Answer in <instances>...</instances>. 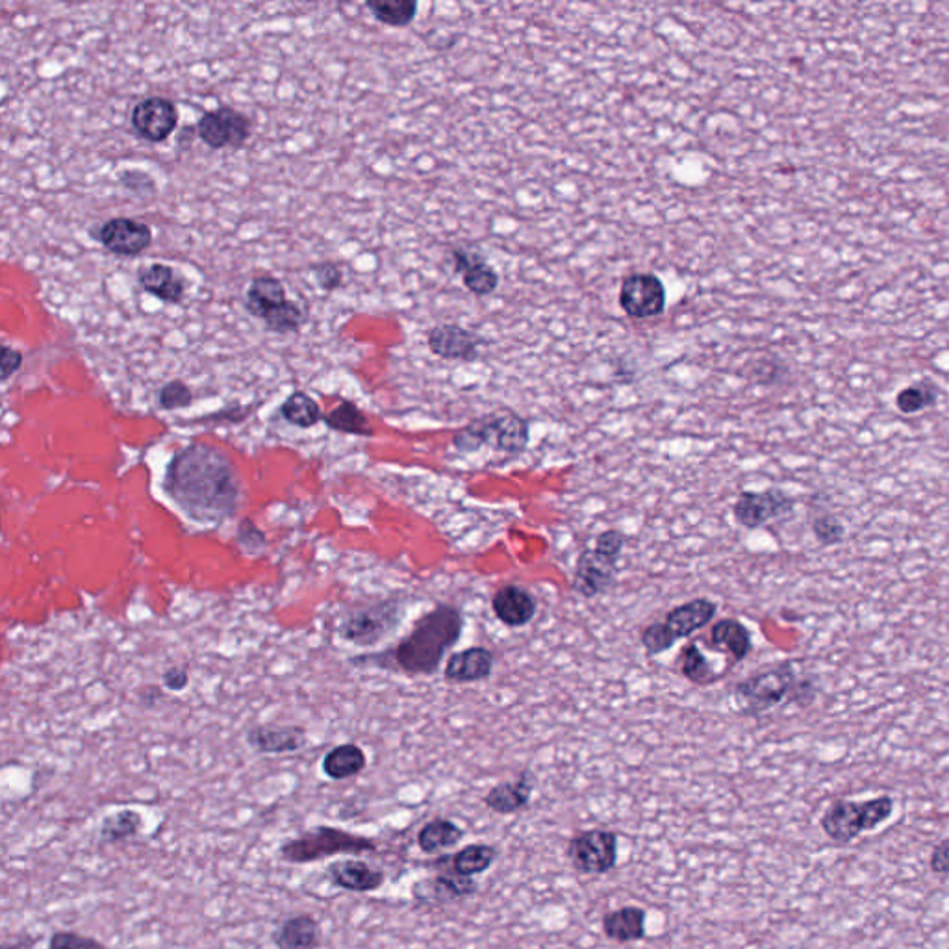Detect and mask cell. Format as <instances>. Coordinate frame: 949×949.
I'll return each mask as SVG.
<instances>
[{"label":"cell","instance_id":"15","mask_svg":"<svg viewBox=\"0 0 949 949\" xmlns=\"http://www.w3.org/2000/svg\"><path fill=\"white\" fill-rule=\"evenodd\" d=\"M616 564L618 558L608 557L599 549H586L579 557L575 575H573V590L583 597H597L605 594L616 579Z\"/></svg>","mask_w":949,"mask_h":949},{"label":"cell","instance_id":"32","mask_svg":"<svg viewBox=\"0 0 949 949\" xmlns=\"http://www.w3.org/2000/svg\"><path fill=\"white\" fill-rule=\"evenodd\" d=\"M495 855H497V851L492 846L473 844V846L460 849L451 859V870L455 874L464 875V877H473V875L486 872L488 868L494 864Z\"/></svg>","mask_w":949,"mask_h":949},{"label":"cell","instance_id":"16","mask_svg":"<svg viewBox=\"0 0 949 949\" xmlns=\"http://www.w3.org/2000/svg\"><path fill=\"white\" fill-rule=\"evenodd\" d=\"M427 343L432 355L443 360L473 362L481 355V338L460 325H438L427 336Z\"/></svg>","mask_w":949,"mask_h":949},{"label":"cell","instance_id":"38","mask_svg":"<svg viewBox=\"0 0 949 949\" xmlns=\"http://www.w3.org/2000/svg\"><path fill=\"white\" fill-rule=\"evenodd\" d=\"M474 890H477V885L471 877H464L455 872L440 875L434 880V894L440 899L464 898V896L473 894Z\"/></svg>","mask_w":949,"mask_h":949},{"label":"cell","instance_id":"6","mask_svg":"<svg viewBox=\"0 0 949 949\" xmlns=\"http://www.w3.org/2000/svg\"><path fill=\"white\" fill-rule=\"evenodd\" d=\"M377 846L371 838L353 835L336 827H316L306 831L304 835L286 842L280 855L288 862L306 864V862L324 861L334 855L371 853Z\"/></svg>","mask_w":949,"mask_h":949},{"label":"cell","instance_id":"40","mask_svg":"<svg viewBox=\"0 0 949 949\" xmlns=\"http://www.w3.org/2000/svg\"><path fill=\"white\" fill-rule=\"evenodd\" d=\"M191 403H193V393L182 380H172L159 392V405L164 410L173 412L178 410V408H188Z\"/></svg>","mask_w":949,"mask_h":949},{"label":"cell","instance_id":"39","mask_svg":"<svg viewBox=\"0 0 949 949\" xmlns=\"http://www.w3.org/2000/svg\"><path fill=\"white\" fill-rule=\"evenodd\" d=\"M812 532L823 547L840 544L846 536V527L842 526L840 519L833 514H818L812 521Z\"/></svg>","mask_w":949,"mask_h":949},{"label":"cell","instance_id":"17","mask_svg":"<svg viewBox=\"0 0 949 949\" xmlns=\"http://www.w3.org/2000/svg\"><path fill=\"white\" fill-rule=\"evenodd\" d=\"M306 742H308V734L299 725L264 723L248 731V744L258 754H298L306 746Z\"/></svg>","mask_w":949,"mask_h":949},{"label":"cell","instance_id":"45","mask_svg":"<svg viewBox=\"0 0 949 949\" xmlns=\"http://www.w3.org/2000/svg\"><path fill=\"white\" fill-rule=\"evenodd\" d=\"M119 180L127 190L134 191L138 195H145V193H152L156 190L154 178L140 169H128V172L121 173Z\"/></svg>","mask_w":949,"mask_h":949},{"label":"cell","instance_id":"4","mask_svg":"<svg viewBox=\"0 0 949 949\" xmlns=\"http://www.w3.org/2000/svg\"><path fill=\"white\" fill-rule=\"evenodd\" d=\"M894 812V799L890 796L866 799V801H851V799H836L831 804L822 820L823 835L836 844H849L857 836L866 831H875L883 823L888 822Z\"/></svg>","mask_w":949,"mask_h":949},{"label":"cell","instance_id":"12","mask_svg":"<svg viewBox=\"0 0 949 949\" xmlns=\"http://www.w3.org/2000/svg\"><path fill=\"white\" fill-rule=\"evenodd\" d=\"M93 236L109 253L123 258L140 256L152 243V228L132 217H112Z\"/></svg>","mask_w":949,"mask_h":949},{"label":"cell","instance_id":"37","mask_svg":"<svg viewBox=\"0 0 949 949\" xmlns=\"http://www.w3.org/2000/svg\"><path fill=\"white\" fill-rule=\"evenodd\" d=\"M463 282L469 292L477 295V298H488V295H492L497 290L499 275L484 260V262L474 264L473 267H469L468 271L464 273Z\"/></svg>","mask_w":949,"mask_h":949},{"label":"cell","instance_id":"1","mask_svg":"<svg viewBox=\"0 0 949 949\" xmlns=\"http://www.w3.org/2000/svg\"><path fill=\"white\" fill-rule=\"evenodd\" d=\"M165 494L188 518L217 526L235 518L243 505V484L225 451L208 443H190L165 469Z\"/></svg>","mask_w":949,"mask_h":949},{"label":"cell","instance_id":"44","mask_svg":"<svg viewBox=\"0 0 949 949\" xmlns=\"http://www.w3.org/2000/svg\"><path fill=\"white\" fill-rule=\"evenodd\" d=\"M49 949H109L93 938L83 937L71 931H58L49 940Z\"/></svg>","mask_w":949,"mask_h":949},{"label":"cell","instance_id":"5","mask_svg":"<svg viewBox=\"0 0 949 949\" xmlns=\"http://www.w3.org/2000/svg\"><path fill=\"white\" fill-rule=\"evenodd\" d=\"M798 683L796 665L792 660H785L736 684L734 703L742 714L759 716L786 699L792 701Z\"/></svg>","mask_w":949,"mask_h":949},{"label":"cell","instance_id":"22","mask_svg":"<svg viewBox=\"0 0 949 949\" xmlns=\"http://www.w3.org/2000/svg\"><path fill=\"white\" fill-rule=\"evenodd\" d=\"M138 282L147 293H151L164 303H182L184 292H186L182 279H178L175 269L167 264H152V266L143 267L138 273Z\"/></svg>","mask_w":949,"mask_h":949},{"label":"cell","instance_id":"25","mask_svg":"<svg viewBox=\"0 0 949 949\" xmlns=\"http://www.w3.org/2000/svg\"><path fill=\"white\" fill-rule=\"evenodd\" d=\"M532 796V783L529 773H523L514 783H501L488 792L484 805L497 814H514L526 809Z\"/></svg>","mask_w":949,"mask_h":949},{"label":"cell","instance_id":"13","mask_svg":"<svg viewBox=\"0 0 949 949\" xmlns=\"http://www.w3.org/2000/svg\"><path fill=\"white\" fill-rule=\"evenodd\" d=\"M130 125L140 140L164 143L177 130V106L165 97H147L134 106Z\"/></svg>","mask_w":949,"mask_h":949},{"label":"cell","instance_id":"46","mask_svg":"<svg viewBox=\"0 0 949 949\" xmlns=\"http://www.w3.org/2000/svg\"><path fill=\"white\" fill-rule=\"evenodd\" d=\"M451 258H453V269H455L456 275H464V273L468 271L469 267H473L474 264L486 260L484 254L474 248L453 249L451 251Z\"/></svg>","mask_w":949,"mask_h":949},{"label":"cell","instance_id":"49","mask_svg":"<svg viewBox=\"0 0 949 949\" xmlns=\"http://www.w3.org/2000/svg\"><path fill=\"white\" fill-rule=\"evenodd\" d=\"M23 366V353L10 345H2V358H0V367H2V380L7 382L15 371H20Z\"/></svg>","mask_w":949,"mask_h":949},{"label":"cell","instance_id":"20","mask_svg":"<svg viewBox=\"0 0 949 949\" xmlns=\"http://www.w3.org/2000/svg\"><path fill=\"white\" fill-rule=\"evenodd\" d=\"M327 875L336 886L351 893H374L384 885V874L364 861L332 862Z\"/></svg>","mask_w":949,"mask_h":949},{"label":"cell","instance_id":"23","mask_svg":"<svg viewBox=\"0 0 949 949\" xmlns=\"http://www.w3.org/2000/svg\"><path fill=\"white\" fill-rule=\"evenodd\" d=\"M603 931L616 942H636L646 937V912L640 907H623L603 918Z\"/></svg>","mask_w":949,"mask_h":949},{"label":"cell","instance_id":"31","mask_svg":"<svg viewBox=\"0 0 949 949\" xmlns=\"http://www.w3.org/2000/svg\"><path fill=\"white\" fill-rule=\"evenodd\" d=\"M464 831L450 820H432L419 831L418 844L425 853H436L440 849L451 848L463 840Z\"/></svg>","mask_w":949,"mask_h":949},{"label":"cell","instance_id":"24","mask_svg":"<svg viewBox=\"0 0 949 949\" xmlns=\"http://www.w3.org/2000/svg\"><path fill=\"white\" fill-rule=\"evenodd\" d=\"M710 647L727 653L733 662H742L751 651V634L738 620H720L710 631Z\"/></svg>","mask_w":949,"mask_h":949},{"label":"cell","instance_id":"2","mask_svg":"<svg viewBox=\"0 0 949 949\" xmlns=\"http://www.w3.org/2000/svg\"><path fill=\"white\" fill-rule=\"evenodd\" d=\"M463 612L453 605H438L416 621L412 633L395 649L355 658V665L380 666L405 671L408 675H432L442 665L445 653L463 634Z\"/></svg>","mask_w":949,"mask_h":949},{"label":"cell","instance_id":"43","mask_svg":"<svg viewBox=\"0 0 949 949\" xmlns=\"http://www.w3.org/2000/svg\"><path fill=\"white\" fill-rule=\"evenodd\" d=\"M238 544L245 553H260L266 547V534L251 519H243L238 527Z\"/></svg>","mask_w":949,"mask_h":949},{"label":"cell","instance_id":"42","mask_svg":"<svg viewBox=\"0 0 949 949\" xmlns=\"http://www.w3.org/2000/svg\"><path fill=\"white\" fill-rule=\"evenodd\" d=\"M747 371H749L747 374L749 380L759 382V384H773L786 374L785 366L775 358H762V360L754 362L751 366L747 367Z\"/></svg>","mask_w":949,"mask_h":949},{"label":"cell","instance_id":"18","mask_svg":"<svg viewBox=\"0 0 949 949\" xmlns=\"http://www.w3.org/2000/svg\"><path fill=\"white\" fill-rule=\"evenodd\" d=\"M492 608L501 623L518 629L531 623L532 618L536 616L539 605L529 590L516 584H507L495 592Z\"/></svg>","mask_w":949,"mask_h":949},{"label":"cell","instance_id":"28","mask_svg":"<svg viewBox=\"0 0 949 949\" xmlns=\"http://www.w3.org/2000/svg\"><path fill=\"white\" fill-rule=\"evenodd\" d=\"M325 423L329 429L353 436L371 438L375 434L374 427L369 423L366 414L351 401H342L325 416Z\"/></svg>","mask_w":949,"mask_h":949},{"label":"cell","instance_id":"41","mask_svg":"<svg viewBox=\"0 0 949 949\" xmlns=\"http://www.w3.org/2000/svg\"><path fill=\"white\" fill-rule=\"evenodd\" d=\"M312 273H314V277H316V282L324 292H334L338 288H342L343 284V269L338 262H319V264H314L311 267Z\"/></svg>","mask_w":949,"mask_h":949},{"label":"cell","instance_id":"35","mask_svg":"<svg viewBox=\"0 0 949 949\" xmlns=\"http://www.w3.org/2000/svg\"><path fill=\"white\" fill-rule=\"evenodd\" d=\"M681 673H683L684 679H688L691 683L699 684V686H709L723 678L712 670L709 660L694 644L684 647L683 653H681Z\"/></svg>","mask_w":949,"mask_h":949},{"label":"cell","instance_id":"3","mask_svg":"<svg viewBox=\"0 0 949 949\" xmlns=\"http://www.w3.org/2000/svg\"><path fill=\"white\" fill-rule=\"evenodd\" d=\"M453 445L463 453H477L482 447H492L507 455H519L529 445V425L516 412H492L456 432Z\"/></svg>","mask_w":949,"mask_h":949},{"label":"cell","instance_id":"19","mask_svg":"<svg viewBox=\"0 0 949 949\" xmlns=\"http://www.w3.org/2000/svg\"><path fill=\"white\" fill-rule=\"evenodd\" d=\"M494 655L486 647H469L455 653L445 665V679L451 683H477L492 675Z\"/></svg>","mask_w":949,"mask_h":949},{"label":"cell","instance_id":"34","mask_svg":"<svg viewBox=\"0 0 949 949\" xmlns=\"http://www.w3.org/2000/svg\"><path fill=\"white\" fill-rule=\"evenodd\" d=\"M937 401L938 388L931 380L914 382L911 387L903 388L896 395V406L906 416H912V414H918V412L925 410V408H931V406L937 405Z\"/></svg>","mask_w":949,"mask_h":949},{"label":"cell","instance_id":"11","mask_svg":"<svg viewBox=\"0 0 949 949\" xmlns=\"http://www.w3.org/2000/svg\"><path fill=\"white\" fill-rule=\"evenodd\" d=\"M668 293L662 280L653 273L627 275L620 288V306L633 319H651L666 311Z\"/></svg>","mask_w":949,"mask_h":949},{"label":"cell","instance_id":"36","mask_svg":"<svg viewBox=\"0 0 949 949\" xmlns=\"http://www.w3.org/2000/svg\"><path fill=\"white\" fill-rule=\"evenodd\" d=\"M267 330L277 334H295L304 324V312L295 301H286L262 317Z\"/></svg>","mask_w":949,"mask_h":949},{"label":"cell","instance_id":"47","mask_svg":"<svg viewBox=\"0 0 949 949\" xmlns=\"http://www.w3.org/2000/svg\"><path fill=\"white\" fill-rule=\"evenodd\" d=\"M623 547H625V536L620 531H615V529L602 532L597 536V542H595V549L602 551L608 557L620 558Z\"/></svg>","mask_w":949,"mask_h":949},{"label":"cell","instance_id":"30","mask_svg":"<svg viewBox=\"0 0 949 949\" xmlns=\"http://www.w3.org/2000/svg\"><path fill=\"white\" fill-rule=\"evenodd\" d=\"M280 414L288 423L299 427V429H312L325 419L321 406L317 405L314 397L304 392H293L284 401V405L280 406Z\"/></svg>","mask_w":949,"mask_h":949},{"label":"cell","instance_id":"29","mask_svg":"<svg viewBox=\"0 0 949 949\" xmlns=\"http://www.w3.org/2000/svg\"><path fill=\"white\" fill-rule=\"evenodd\" d=\"M366 8L382 25L406 28L416 20L419 7L416 0H369Z\"/></svg>","mask_w":949,"mask_h":949},{"label":"cell","instance_id":"21","mask_svg":"<svg viewBox=\"0 0 949 949\" xmlns=\"http://www.w3.org/2000/svg\"><path fill=\"white\" fill-rule=\"evenodd\" d=\"M273 942L279 949H316L321 942V927L311 914H295L275 929Z\"/></svg>","mask_w":949,"mask_h":949},{"label":"cell","instance_id":"7","mask_svg":"<svg viewBox=\"0 0 949 949\" xmlns=\"http://www.w3.org/2000/svg\"><path fill=\"white\" fill-rule=\"evenodd\" d=\"M401 618L403 607L395 599L358 603L342 616L338 631L349 644L360 647L377 646L400 625Z\"/></svg>","mask_w":949,"mask_h":949},{"label":"cell","instance_id":"27","mask_svg":"<svg viewBox=\"0 0 949 949\" xmlns=\"http://www.w3.org/2000/svg\"><path fill=\"white\" fill-rule=\"evenodd\" d=\"M366 754L356 744L336 746L334 749H330L329 754L325 755L324 759V773L334 781L356 777L358 773L366 770Z\"/></svg>","mask_w":949,"mask_h":949},{"label":"cell","instance_id":"9","mask_svg":"<svg viewBox=\"0 0 949 949\" xmlns=\"http://www.w3.org/2000/svg\"><path fill=\"white\" fill-rule=\"evenodd\" d=\"M571 866L581 874H608L618 861V836L612 831H583L568 844Z\"/></svg>","mask_w":949,"mask_h":949},{"label":"cell","instance_id":"14","mask_svg":"<svg viewBox=\"0 0 949 949\" xmlns=\"http://www.w3.org/2000/svg\"><path fill=\"white\" fill-rule=\"evenodd\" d=\"M794 510V499L783 490L770 488L767 492H742L733 507L736 523L746 529H759L773 519Z\"/></svg>","mask_w":949,"mask_h":949},{"label":"cell","instance_id":"10","mask_svg":"<svg viewBox=\"0 0 949 949\" xmlns=\"http://www.w3.org/2000/svg\"><path fill=\"white\" fill-rule=\"evenodd\" d=\"M253 134V125L248 115L232 106L206 112L197 123V136L204 145L214 151L219 149H241Z\"/></svg>","mask_w":949,"mask_h":949},{"label":"cell","instance_id":"51","mask_svg":"<svg viewBox=\"0 0 949 949\" xmlns=\"http://www.w3.org/2000/svg\"><path fill=\"white\" fill-rule=\"evenodd\" d=\"M249 412L251 408H243V406H232V408H227V410L217 412L214 416H210L206 418V421H228V423H240L243 419L248 418Z\"/></svg>","mask_w":949,"mask_h":949},{"label":"cell","instance_id":"50","mask_svg":"<svg viewBox=\"0 0 949 949\" xmlns=\"http://www.w3.org/2000/svg\"><path fill=\"white\" fill-rule=\"evenodd\" d=\"M188 684H190V675L180 666H173L169 670L164 671V686L167 691L180 692Z\"/></svg>","mask_w":949,"mask_h":949},{"label":"cell","instance_id":"33","mask_svg":"<svg viewBox=\"0 0 949 949\" xmlns=\"http://www.w3.org/2000/svg\"><path fill=\"white\" fill-rule=\"evenodd\" d=\"M143 818L138 810L123 809L104 818L101 823V838L109 844L128 840L140 835Z\"/></svg>","mask_w":949,"mask_h":949},{"label":"cell","instance_id":"48","mask_svg":"<svg viewBox=\"0 0 949 949\" xmlns=\"http://www.w3.org/2000/svg\"><path fill=\"white\" fill-rule=\"evenodd\" d=\"M929 870L933 874L949 875V838L931 849Z\"/></svg>","mask_w":949,"mask_h":949},{"label":"cell","instance_id":"26","mask_svg":"<svg viewBox=\"0 0 949 949\" xmlns=\"http://www.w3.org/2000/svg\"><path fill=\"white\" fill-rule=\"evenodd\" d=\"M286 301L288 298H286L282 280L271 277V275H262V277L253 279V282L249 284L248 293H245V308L251 316L258 317V319Z\"/></svg>","mask_w":949,"mask_h":949},{"label":"cell","instance_id":"8","mask_svg":"<svg viewBox=\"0 0 949 949\" xmlns=\"http://www.w3.org/2000/svg\"><path fill=\"white\" fill-rule=\"evenodd\" d=\"M718 607L710 599H694L673 608L660 623H651L642 631V646L649 655H660L668 651L679 640L688 638L691 634L701 631L714 620Z\"/></svg>","mask_w":949,"mask_h":949}]
</instances>
